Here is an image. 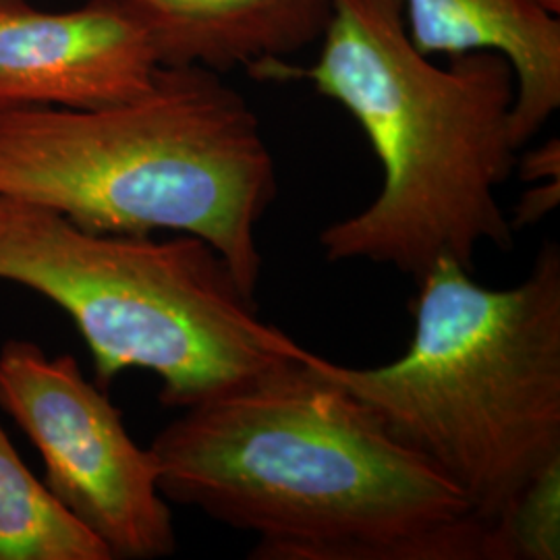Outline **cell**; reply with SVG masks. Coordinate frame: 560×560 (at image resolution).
Returning <instances> with one entry per match:
<instances>
[{
    "mask_svg": "<svg viewBox=\"0 0 560 560\" xmlns=\"http://www.w3.org/2000/svg\"><path fill=\"white\" fill-rule=\"evenodd\" d=\"M0 411L21 428L44 463L52 497L108 548L113 560H152L177 550L171 502L159 488V460L125 428L106 388L80 363L40 345L0 347Z\"/></svg>",
    "mask_w": 560,
    "mask_h": 560,
    "instance_id": "cell-6",
    "label": "cell"
},
{
    "mask_svg": "<svg viewBox=\"0 0 560 560\" xmlns=\"http://www.w3.org/2000/svg\"><path fill=\"white\" fill-rule=\"evenodd\" d=\"M140 23L162 65L260 69L320 42L330 0H113Z\"/></svg>",
    "mask_w": 560,
    "mask_h": 560,
    "instance_id": "cell-9",
    "label": "cell"
},
{
    "mask_svg": "<svg viewBox=\"0 0 560 560\" xmlns=\"http://www.w3.org/2000/svg\"><path fill=\"white\" fill-rule=\"evenodd\" d=\"M423 57L499 52L515 75L511 138L520 150L560 106V20L536 0H400Z\"/></svg>",
    "mask_w": 560,
    "mask_h": 560,
    "instance_id": "cell-8",
    "label": "cell"
},
{
    "mask_svg": "<svg viewBox=\"0 0 560 560\" xmlns=\"http://www.w3.org/2000/svg\"><path fill=\"white\" fill-rule=\"evenodd\" d=\"M540 7H544L548 13L560 15V0H536Z\"/></svg>",
    "mask_w": 560,
    "mask_h": 560,
    "instance_id": "cell-12",
    "label": "cell"
},
{
    "mask_svg": "<svg viewBox=\"0 0 560 560\" xmlns=\"http://www.w3.org/2000/svg\"><path fill=\"white\" fill-rule=\"evenodd\" d=\"M0 280L71 318L102 388L127 370L152 372L166 409L200 405L310 358L261 320L229 261L196 235L102 233L0 194Z\"/></svg>",
    "mask_w": 560,
    "mask_h": 560,
    "instance_id": "cell-5",
    "label": "cell"
},
{
    "mask_svg": "<svg viewBox=\"0 0 560 560\" xmlns=\"http://www.w3.org/2000/svg\"><path fill=\"white\" fill-rule=\"evenodd\" d=\"M320 55L284 60L261 80H307L360 122L382 166V189L355 217L320 233L326 260L388 264L420 279L441 258L474 270L481 243L513 249L497 189L509 179L515 75L499 52L423 57L400 0H330Z\"/></svg>",
    "mask_w": 560,
    "mask_h": 560,
    "instance_id": "cell-2",
    "label": "cell"
},
{
    "mask_svg": "<svg viewBox=\"0 0 560 560\" xmlns=\"http://www.w3.org/2000/svg\"><path fill=\"white\" fill-rule=\"evenodd\" d=\"M161 65L145 30L113 0L69 11L0 0V113L133 101Z\"/></svg>",
    "mask_w": 560,
    "mask_h": 560,
    "instance_id": "cell-7",
    "label": "cell"
},
{
    "mask_svg": "<svg viewBox=\"0 0 560 560\" xmlns=\"http://www.w3.org/2000/svg\"><path fill=\"white\" fill-rule=\"evenodd\" d=\"M0 560H113L38 480L0 423Z\"/></svg>",
    "mask_w": 560,
    "mask_h": 560,
    "instance_id": "cell-10",
    "label": "cell"
},
{
    "mask_svg": "<svg viewBox=\"0 0 560 560\" xmlns=\"http://www.w3.org/2000/svg\"><path fill=\"white\" fill-rule=\"evenodd\" d=\"M560 460L548 465L520 494L502 521L509 560L559 559Z\"/></svg>",
    "mask_w": 560,
    "mask_h": 560,
    "instance_id": "cell-11",
    "label": "cell"
},
{
    "mask_svg": "<svg viewBox=\"0 0 560 560\" xmlns=\"http://www.w3.org/2000/svg\"><path fill=\"white\" fill-rule=\"evenodd\" d=\"M416 282L399 360L347 368L312 353L307 363L459 488L502 540L521 492L560 460L559 245L544 243L509 289L483 287L451 258Z\"/></svg>",
    "mask_w": 560,
    "mask_h": 560,
    "instance_id": "cell-4",
    "label": "cell"
},
{
    "mask_svg": "<svg viewBox=\"0 0 560 560\" xmlns=\"http://www.w3.org/2000/svg\"><path fill=\"white\" fill-rule=\"evenodd\" d=\"M279 191L260 120L221 73L161 65L133 101L0 113V194L85 229L208 241L256 301V229Z\"/></svg>",
    "mask_w": 560,
    "mask_h": 560,
    "instance_id": "cell-3",
    "label": "cell"
},
{
    "mask_svg": "<svg viewBox=\"0 0 560 560\" xmlns=\"http://www.w3.org/2000/svg\"><path fill=\"white\" fill-rule=\"evenodd\" d=\"M307 360L166 423L162 497L254 534V560H506L459 488Z\"/></svg>",
    "mask_w": 560,
    "mask_h": 560,
    "instance_id": "cell-1",
    "label": "cell"
}]
</instances>
